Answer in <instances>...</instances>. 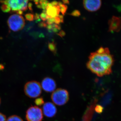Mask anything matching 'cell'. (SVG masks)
Returning <instances> with one entry per match:
<instances>
[{"label": "cell", "instance_id": "obj_1", "mask_svg": "<svg viewBox=\"0 0 121 121\" xmlns=\"http://www.w3.org/2000/svg\"><path fill=\"white\" fill-rule=\"evenodd\" d=\"M114 60L109 48L101 47L97 51L91 52L86 64L87 67L99 77L110 74Z\"/></svg>", "mask_w": 121, "mask_h": 121}, {"label": "cell", "instance_id": "obj_2", "mask_svg": "<svg viewBox=\"0 0 121 121\" xmlns=\"http://www.w3.org/2000/svg\"><path fill=\"white\" fill-rule=\"evenodd\" d=\"M25 93L29 97L35 98L39 97L42 92V88L39 82L36 81L29 82L25 85Z\"/></svg>", "mask_w": 121, "mask_h": 121}, {"label": "cell", "instance_id": "obj_3", "mask_svg": "<svg viewBox=\"0 0 121 121\" xmlns=\"http://www.w3.org/2000/svg\"><path fill=\"white\" fill-rule=\"evenodd\" d=\"M51 99L52 102L56 105L58 106L63 105L69 100V93L65 89H58L52 93Z\"/></svg>", "mask_w": 121, "mask_h": 121}, {"label": "cell", "instance_id": "obj_4", "mask_svg": "<svg viewBox=\"0 0 121 121\" xmlns=\"http://www.w3.org/2000/svg\"><path fill=\"white\" fill-rule=\"evenodd\" d=\"M8 24L11 30L17 32L23 29L25 24V22L22 16L15 14L11 15L9 17Z\"/></svg>", "mask_w": 121, "mask_h": 121}, {"label": "cell", "instance_id": "obj_5", "mask_svg": "<svg viewBox=\"0 0 121 121\" xmlns=\"http://www.w3.org/2000/svg\"><path fill=\"white\" fill-rule=\"evenodd\" d=\"M26 118L27 121H42L43 115L41 109L36 106L29 107L26 111Z\"/></svg>", "mask_w": 121, "mask_h": 121}, {"label": "cell", "instance_id": "obj_6", "mask_svg": "<svg viewBox=\"0 0 121 121\" xmlns=\"http://www.w3.org/2000/svg\"><path fill=\"white\" fill-rule=\"evenodd\" d=\"M28 1L21 0H11L0 1V3L8 5L11 9L13 12H17L19 11H26L27 9Z\"/></svg>", "mask_w": 121, "mask_h": 121}, {"label": "cell", "instance_id": "obj_7", "mask_svg": "<svg viewBox=\"0 0 121 121\" xmlns=\"http://www.w3.org/2000/svg\"><path fill=\"white\" fill-rule=\"evenodd\" d=\"M83 6L87 11L95 12L98 10L102 4L100 0H85L83 1Z\"/></svg>", "mask_w": 121, "mask_h": 121}, {"label": "cell", "instance_id": "obj_8", "mask_svg": "<svg viewBox=\"0 0 121 121\" xmlns=\"http://www.w3.org/2000/svg\"><path fill=\"white\" fill-rule=\"evenodd\" d=\"M109 31L118 32L121 29V17L113 16L108 21Z\"/></svg>", "mask_w": 121, "mask_h": 121}, {"label": "cell", "instance_id": "obj_9", "mask_svg": "<svg viewBox=\"0 0 121 121\" xmlns=\"http://www.w3.org/2000/svg\"><path fill=\"white\" fill-rule=\"evenodd\" d=\"M41 86L44 91L50 93L55 91L56 89V82L52 78L46 77L42 81Z\"/></svg>", "mask_w": 121, "mask_h": 121}, {"label": "cell", "instance_id": "obj_10", "mask_svg": "<svg viewBox=\"0 0 121 121\" xmlns=\"http://www.w3.org/2000/svg\"><path fill=\"white\" fill-rule=\"evenodd\" d=\"M43 112L44 114L48 117H52L56 114L57 109L54 104L48 102L43 104Z\"/></svg>", "mask_w": 121, "mask_h": 121}, {"label": "cell", "instance_id": "obj_11", "mask_svg": "<svg viewBox=\"0 0 121 121\" xmlns=\"http://www.w3.org/2000/svg\"><path fill=\"white\" fill-rule=\"evenodd\" d=\"M60 9L58 5L56 6H52L51 3H48L46 9V13L48 17L54 18L59 15Z\"/></svg>", "mask_w": 121, "mask_h": 121}, {"label": "cell", "instance_id": "obj_12", "mask_svg": "<svg viewBox=\"0 0 121 121\" xmlns=\"http://www.w3.org/2000/svg\"><path fill=\"white\" fill-rule=\"evenodd\" d=\"M48 3V2L47 1H39V4L37 5V7L39 8L43 9H46Z\"/></svg>", "mask_w": 121, "mask_h": 121}, {"label": "cell", "instance_id": "obj_13", "mask_svg": "<svg viewBox=\"0 0 121 121\" xmlns=\"http://www.w3.org/2000/svg\"><path fill=\"white\" fill-rule=\"evenodd\" d=\"M58 5L60 7V12L63 15H64L67 9V5L59 2Z\"/></svg>", "mask_w": 121, "mask_h": 121}, {"label": "cell", "instance_id": "obj_14", "mask_svg": "<svg viewBox=\"0 0 121 121\" xmlns=\"http://www.w3.org/2000/svg\"><path fill=\"white\" fill-rule=\"evenodd\" d=\"M7 121H23L20 117L17 115H13L9 117Z\"/></svg>", "mask_w": 121, "mask_h": 121}, {"label": "cell", "instance_id": "obj_15", "mask_svg": "<svg viewBox=\"0 0 121 121\" xmlns=\"http://www.w3.org/2000/svg\"><path fill=\"white\" fill-rule=\"evenodd\" d=\"M1 8V10L4 13H8L11 11V9L8 5L5 4H2Z\"/></svg>", "mask_w": 121, "mask_h": 121}, {"label": "cell", "instance_id": "obj_16", "mask_svg": "<svg viewBox=\"0 0 121 121\" xmlns=\"http://www.w3.org/2000/svg\"><path fill=\"white\" fill-rule=\"evenodd\" d=\"M48 47L49 50L52 52H55L56 51V46L54 42L49 43H48Z\"/></svg>", "mask_w": 121, "mask_h": 121}, {"label": "cell", "instance_id": "obj_17", "mask_svg": "<svg viewBox=\"0 0 121 121\" xmlns=\"http://www.w3.org/2000/svg\"><path fill=\"white\" fill-rule=\"evenodd\" d=\"M26 19L29 21H32L35 19V16L32 13H28L25 15Z\"/></svg>", "mask_w": 121, "mask_h": 121}, {"label": "cell", "instance_id": "obj_18", "mask_svg": "<svg viewBox=\"0 0 121 121\" xmlns=\"http://www.w3.org/2000/svg\"><path fill=\"white\" fill-rule=\"evenodd\" d=\"M43 99V98H39L35 99V104L38 106H41L44 104Z\"/></svg>", "mask_w": 121, "mask_h": 121}, {"label": "cell", "instance_id": "obj_19", "mask_svg": "<svg viewBox=\"0 0 121 121\" xmlns=\"http://www.w3.org/2000/svg\"><path fill=\"white\" fill-rule=\"evenodd\" d=\"M39 17L40 19L43 20V21H46L47 19L48 16L46 13V11H44L43 13H41L39 15Z\"/></svg>", "mask_w": 121, "mask_h": 121}, {"label": "cell", "instance_id": "obj_20", "mask_svg": "<svg viewBox=\"0 0 121 121\" xmlns=\"http://www.w3.org/2000/svg\"><path fill=\"white\" fill-rule=\"evenodd\" d=\"M71 15L73 16L78 17L80 15V13L78 10H75L73 11L71 13Z\"/></svg>", "mask_w": 121, "mask_h": 121}, {"label": "cell", "instance_id": "obj_21", "mask_svg": "<svg viewBox=\"0 0 121 121\" xmlns=\"http://www.w3.org/2000/svg\"><path fill=\"white\" fill-rule=\"evenodd\" d=\"M0 121H6V116L0 112Z\"/></svg>", "mask_w": 121, "mask_h": 121}, {"label": "cell", "instance_id": "obj_22", "mask_svg": "<svg viewBox=\"0 0 121 121\" xmlns=\"http://www.w3.org/2000/svg\"><path fill=\"white\" fill-rule=\"evenodd\" d=\"M103 110V108L102 106H99L97 107V112L99 113H101Z\"/></svg>", "mask_w": 121, "mask_h": 121}, {"label": "cell", "instance_id": "obj_23", "mask_svg": "<svg viewBox=\"0 0 121 121\" xmlns=\"http://www.w3.org/2000/svg\"><path fill=\"white\" fill-rule=\"evenodd\" d=\"M47 23H46L43 22H41V23H40L39 24V25L41 27H46L47 26Z\"/></svg>", "mask_w": 121, "mask_h": 121}, {"label": "cell", "instance_id": "obj_24", "mask_svg": "<svg viewBox=\"0 0 121 121\" xmlns=\"http://www.w3.org/2000/svg\"><path fill=\"white\" fill-rule=\"evenodd\" d=\"M32 3H29V4L28 7L29 8V9H30V11H32Z\"/></svg>", "mask_w": 121, "mask_h": 121}, {"label": "cell", "instance_id": "obj_25", "mask_svg": "<svg viewBox=\"0 0 121 121\" xmlns=\"http://www.w3.org/2000/svg\"><path fill=\"white\" fill-rule=\"evenodd\" d=\"M60 34L59 35L60 36H63L65 35V33H64V32L63 31H62V33L61 31L60 32Z\"/></svg>", "mask_w": 121, "mask_h": 121}, {"label": "cell", "instance_id": "obj_26", "mask_svg": "<svg viewBox=\"0 0 121 121\" xmlns=\"http://www.w3.org/2000/svg\"><path fill=\"white\" fill-rule=\"evenodd\" d=\"M63 3L64 4H69V2L68 0H63L62 1Z\"/></svg>", "mask_w": 121, "mask_h": 121}, {"label": "cell", "instance_id": "obj_27", "mask_svg": "<svg viewBox=\"0 0 121 121\" xmlns=\"http://www.w3.org/2000/svg\"><path fill=\"white\" fill-rule=\"evenodd\" d=\"M4 66L2 64H0V70H2L4 68Z\"/></svg>", "mask_w": 121, "mask_h": 121}, {"label": "cell", "instance_id": "obj_28", "mask_svg": "<svg viewBox=\"0 0 121 121\" xmlns=\"http://www.w3.org/2000/svg\"><path fill=\"white\" fill-rule=\"evenodd\" d=\"M1 103V100L0 98V105Z\"/></svg>", "mask_w": 121, "mask_h": 121}]
</instances>
